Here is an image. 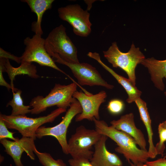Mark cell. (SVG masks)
<instances>
[{"instance_id": "6da1fadb", "label": "cell", "mask_w": 166, "mask_h": 166, "mask_svg": "<svg viewBox=\"0 0 166 166\" xmlns=\"http://www.w3.org/2000/svg\"><path fill=\"white\" fill-rule=\"evenodd\" d=\"M95 129L101 135H105L115 142L117 152L122 154L129 163L134 164H144L149 158L148 150L138 148L135 140L126 133L109 126L103 120L94 118Z\"/></svg>"}, {"instance_id": "7a4b0ae2", "label": "cell", "mask_w": 166, "mask_h": 166, "mask_svg": "<svg viewBox=\"0 0 166 166\" xmlns=\"http://www.w3.org/2000/svg\"><path fill=\"white\" fill-rule=\"evenodd\" d=\"M77 86L73 82L68 85L55 84L45 97L38 95L31 100L29 105L32 108L31 114H39L54 106L66 109L75 99L73 95L77 90Z\"/></svg>"}, {"instance_id": "3957f363", "label": "cell", "mask_w": 166, "mask_h": 166, "mask_svg": "<svg viewBox=\"0 0 166 166\" xmlns=\"http://www.w3.org/2000/svg\"><path fill=\"white\" fill-rule=\"evenodd\" d=\"M104 56L113 67L119 68L124 71L128 79L135 85V69L137 65L145 59L143 54L139 48H136L133 43L129 50L126 53L121 51L116 42L106 51H103Z\"/></svg>"}, {"instance_id": "277c9868", "label": "cell", "mask_w": 166, "mask_h": 166, "mask_svg": "<svg viewBox=\"0 0 166 166\" xmlns=\"http://www.w3.org/2000/svg\"><path fill=\"white\" fill-rule=\"evenodd\" d=\"M45 49L52 57L58 56L70 63H79L77 48L67 35L66 28L62 24L53 29L45 39Z\"/></svg>"}, {"instance_id": "5b68a950", "label": "cell", "mask_w": 166, "mask_h": 166, "mask_svg": "<svg viewBox=\"0 0 166 166\" xmlns=\"http://www.w3.org/2000/svg\"><path fill=\"white\" fill-rule=\"evenodd\" d=\"M66 109L58 108L46 116L35 118L27 117L26 115L12 116L0 113L1 117L9 129H15L22 136L36 139V132L38 128L45 123H52Z\"/></svg>"}, {"instance_id": "8992f818", "label": "cell", "mask_w": 166, "mask_h": 166, "mask_svg": "<svg viewBox=\"0 0 166 166\" xmlns=\"http://www.w3.org/2000/svg\"><path fill=\"white\" fill-rule=\"evenodd\" d=\"M101 135L95 129H88L82 125L78 127L68 142L69 154L72 158L90 160L93 153L91 150L92 147Z\"/></svg>"}, {"instance_id": "52a82bcc", "label": "cell", "mask_w": 166, "mask_h": 166, "mask_svg": "<svg viewBox=\"0 0 166 166\" xmlns=\"http://www.w3.org/2000/svg\"><path fill=\"white\" fill-rule=\"evenodd\" d=\"M23 43L25 47L24 51L20 57L21 62H35L41 66L52 68L65 74L73 82H76L55 64L45 49V39L42 37L41 35L35 34L31 38L27 37L24 39Z\"/></svg>"}, {"instance_id": "ba28073f", "label": "cell", "mask_w": 166, "mask_h": 166, "mask_svg": "<svg viewBox=\"0 0 166 166\" xmlns=\"http://www.w3.org/2000/svg\"><path fill=\"white\" fill-rule=\"evenodd\" d=\"M82 111V109L80 104L75 98L61 122L53 127H40L36 132V138L41 139L46 136L54 137L61 145L63 152L66 155L69 154L66 139L68 128L73 118Z\"/></svg>"}, {"instance_id": "9c48e42d", "label": "cell", "mask_w": 166, "mask_h": 166, "mask_svg": "<svg viewBox=\"0 0 166 166\" xmlns=\"http://www.w3.org/2000/svg\"><path fill=\"white\" fill-rule=\"evenodd\" d=\"M52 58L55 62L67 66L71 69L74 76L80 86H101L108 89H112L113 85L108 84L102 77L99 72L95 67L86 63H72L67 62L57 55Z\"/></svg>"}, {"instance_id": "30bf717a", "label": "cell", "mask_w": 166, "mask_h": 166, "mask_svg": "<svg viewBox=\"0 0 166 166\" xmlns=\"http://www.w3.org/2000/svg\"><path fill=\"white\" fill-rule=\"evenodd\" d=\"M61 19L67 22L72 27L75 34L86 37L91 31L92 23L89 20L90 13L78 4H70L58 9Z\"/></svg>"}, {"instance_id": "8fae6325", "label": "cell", "mask_w": 166, "mask_h": 166, "mask_svg": "<svg viewBox=\"0 0 166 166\" xmlns=\"http://www.w3.org/2000/svg\"><path fill=\"white\" fill-rule=\"evenodd\" d=\"M107 97L106 93L104 90L95 94L75 91L73 97L79 101L82 109L81 113L75 117V121L78 122L86 119L93 121L94 118L100 120L99 109L101 104L105 101Z\"/></svg>"}, {"instance_id": "7c38bea8", "label": "cell", "mask_w": 166, "mask_h": 166, "mask_svg": "<svg viewBox=\"0 0 166 166\" xmlns=\"http://www.w3.org/2000/svg\"><path fill=\"white\" fill-rule=\"evenodd\" d=\"M35 140L32 138L22 136L16 141L4 139L0 140V142L5 148V151L13 159L16 166H25L21 160L23 153L26 152L31 160L35 159Z\"/></svg>"}, {"instance_id": "4fadbf2b", "label": "cell", "mask_w": 166, "mask_h": 166, "mask_svg": "<svg viewBox=\"0 0 166 166\" xmlns=\"http://www.w3.org/2000/svg\"><path fill=\"white\" fill-rule=\"evenodd\" d=\"M108 137L102 135L96 143L90 161L93 166H122V162L116 154L112 153L107 149L106 141Z\"/></svg>"}, {"instance_id": "5bb4252c", "label": "cell", "mask_w": 166, "mask_h": 166, "mask_svg": "<svg viewBox=\"0 0 166 166\" xmlns=\"http://www.w3.org/2000/svg\"><path fill=\"white\" fill-rule=\"evenodd\" d=\"M110 124L111 126L115 128L123 131L132 137L140 149L147 150L146 142L144 135L140 130L136 127L133 113L122 116L119 119L111 121Z\"/></svg>"}, {"instance_id": "9a60e30c", "label": "cell", "mask_w": 166, "mask_h": 166, "mask_svg": "<svg viewBox=\"0 0 166 166\" xmlns=\"http://www.w3.org/2000/svg\"><path fill=\"white\" fill-rule=\"evenodd\" d=\"M87 55L89 57L97 61L104 69L109 72L124 88L128 96L126 99L127 102L129 104L131 103L134 102L137 98L140 97L142 93L128 79L118 74L104 63L101 60L99 53L96 52H89Z\"/></svg>"}, {"instance_id": "2e32d148", "label": "cell", "mask_w": 166, "mask_h": 166, "mask_svg": "<svg viewBox=\"0 0 166 166\" xmlns=\"http://www.w3.org/2000/svg\"><path fill=\"white\" fill-rule=\"evenodd\" d=\"M147 68L154 86L163 91L165 88L163 79H166V59L156 60L153 57L145 58L141 63Z\"/></svg>"}, {"instance_id": "e0dca14e", "label": "cell", "mask_w": 166, "mask_h": 166, "mask_svg": "<svg viewBox=\"0 0 166 166\" xmlns=\"http://www.w3.org/2000/svg\"><path fill=\"white\" fill-rule=\"evenodd\" d=\"M0 65L2 66L3 72H6L10 81V85L14 89V81L15 77L18 75H27L29 77L37 79L40 77L37 74L36 67L32 63L21 62L18 67H14L10 64L9 59L0 58Z\"/></svg>"}, {"instance_id": "ac0fdd59", "label": "cell", "mask_w": 166, "mask_h": 166, "mask_svg": "<svg viewBox=\"0 0 166 166\" xmlns=\"http://www.w3.org/2000/svg\"><path fill=\"white\" fill-rule=\"evenodd\" d=\"M54 0H23L21 2L26 3L32 12L35 13L37 17L36 22L32 24V30L35 34L42 35L43 32L41 27L43 16L45 12L51 9Z\"/></svg>"}, {"instance_id": "d6986e66", "label": "cell", "mask_w": 166, "mask_h": 166, "mask_svg": "<svg viewBox=\"0 0 166 166\" xmlns=\"http://www.w3.org/2000/svg\"><path fill=\"white\" fill-rule=\"evenodd\" d=\"M134 102L138 109L140 119L147 131L149 143V148L148 151L149 158H154L158 154L153 143V132L151 126V120L148 111L146 103L140 97L136 99Z\"/></svg>"}, {"instance_id": "ffe728a7", "label": "cell", "mask_w": 166, "mask_h": 166, "mask_svg": "<svg viewBox=\"0 0 166 166\" xmlns=\"http://www.w3.org/2000/svg\"><path fill=\"white\" fill-rule=\"evenodd\" d=\"M13 98L9 101L6 105V107L11 106L12 109L11 115L12 116L18 115L25 116L27 114L31 113V108L30 105H24L21 95V90L18 89L16 91H12Z\"/></svg>"}, {"instance_id": "44dd1931", "label": "cell", "mask_w": 166, "mask_h": 166, "mask_svg": "<svg viewBox=\"0 0 166 166\" xmlns=\"http://www.w3.org/2000/svg\"><path fill=\"white\" fill-rule=\"evenodd\" d=\"M34 152L37 156L39 161L43 166H66L61 159H54L48 153L39 152L35 147Z\"/></svg>"}, {"instance_id": "7402d4cb", "label": "cell", "mask_w": 166, "mask_h": 166, "mask_svg": "<svg viewBox=\"0 0 166 166\" xmlns=\"http://www.w3.org/2000/svg\"><path fill=\"white\" fill-rule=\"evenodd\" d=\"M158 129L159 140L156 145L155 147L157 154L163 156L165 148L164 143L166 142V129L160 123Z\"/></svg>"}, {"instance_id": "603a6c76", "label": "cell", "mask_w": 166, "mask_h": 166, "mask_svg": "<svg viewBox=\"0 0 166 166\" xmlns=\"http://www.w3.org/2000/svg\"><path fill=\"white\" fill-rule=\"evenodd\" d=\"M124 108V104L121 100L114 99L109 102L107 109L109 111L113 114H117L121 113Z\"/></svg>"}, {"instance_id": "cb8c5ba5", "label": "cell", "mask_w": 166, "mask_h": 166, "mask_svg": "<svg viewBox=\"0 0 166 166\" xmlns=\"http://www.w3.org/2000/svg\"><path fill=\"white\" fill-rule=\"evenodd\" d=\"M2 119L0 117V140L8 138L14 141L18 140L19 139L14 136L15 132L10 131Z\"/></svg>"}, {"instance_id": "d4e9b609", "label": "cell", "mask_w": 166, "mask_h": 166, "mask_svg": "<svg viewBox=\"0 0 166 166\" xmlns=\"http://www.w3.org/2000/svg\"><path fill=\"white\" fill-rule=\"evenodd\" d=\"M68 162L70 166H93L90 160L86 159L72 158Z\"/></svg>"}, {"instance_id": "484cf974", "label": "cell", "mask_w": 166, "mask_h": 166, "mask_svg": "<svg viewBox=\"0 0 166 166\" xmlns=\"http://www.w3.org/2000/svg\"><path fill=\"white\" fill-rule=\"evenodd\" d=\"M3 58L8 59H11L16 62L18 63H21V60L20 57H18L12 54L11 53L7 52L2 48H0V58Z\"/></svg>"}, {"instance_id": "4316f807", "label": "cell", "mask_w": 166, "mask_h": 166, "mask_svg": "<svg viewBox=\"0 0 166 166\" xmlns=\"http://www.w3.org/2000/svg\"><path fill=\"white\" fill-rule=\"evenodd\" d=\"M144 166H166V156L156 160L147 161L143 164Z\"/></svg>"}, {"instance_id": "83f0119b", "label": "cell", "mask_w": 166, "mask_h": 166, "mask_svg": "<svg viewBox=\"0 0 166 166\" xmlns=\"http://www.w3.org/2000/svg\"><path fill=\"white\" fill-rule=\"evenodd\" d=\"M3 71L2 67L0 65V85L6 87L8 90L11 89L12 91L16 92L18 89L17 88H13L10 84L8 83L4 79L3 76Z\"/></svg>"}, {"instance_id": "f1b7e54d", "label": "cell", "mask_w": 166, "mask_h": 166, "mask_svg": "<svg viewBox=\"0 0 166 166\" xmlns=\"http://www.w3.org/2000/svg\"><path fill=\"white\" fill-rule=\"evenodd\" d=\"M129 163L130 164V166H143L144 164H132L131 162H130Z\"/></svg>"}, {"instance_id": "f546056e", "label": "cell", "mask_w": 166, "mask_h": 166, "mask_svg": "<svg viewBox=\"0 0 166 166\" xmlns=\"http://www.w3.org/2000/svg\"><path fill=\"white\" fill-rule=\"evenodd\" d=\"M162 125L166 129V120L161 123Z\"/></svg>"}, {"instance_id": "4dcf8cb0", "label": "cell", "mask_w": 166, "mask_h": 166, "mask_svg": "<svg viewBox=\"0 0 166 166\" xmlns=\"http://www.w3.org/2000/svg\"><path fill=\"white\" fill-rule=\"evenodd\" d=\"M164 94L165 96H166V91L164 92Z\"/></svg>"}]
</instances>
